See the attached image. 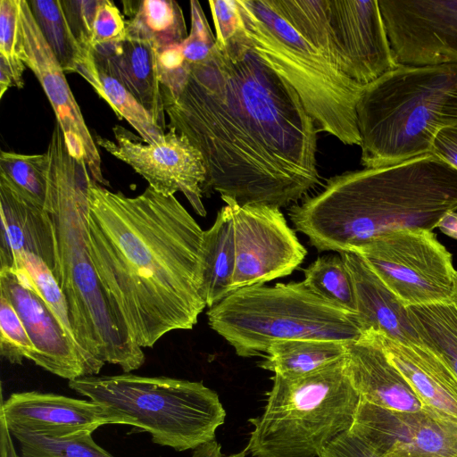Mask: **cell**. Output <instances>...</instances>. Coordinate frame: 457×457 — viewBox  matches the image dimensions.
<instances>
[{
	"label": "cell",
	"instance_id": "7c38bea8",
	"mask_svg": "<svg viewBox=\"0 0 457 457\" xmlns=\"http://www.w3.org/2000/svg\"><path fill=\"white\" fill-rule=\"evenodd\" d=\"M162 139L149 144L116 125L115 140L96 137V144L129 165L158 193L170 196L181 192L194 211L206 215L202 201L206 168L201 153L182 134L168 127Z\"/></svg>",
	"mask_w": 457,
	"mask_h": 457
},
{
	"label": "cell",
	"instance_id": "4dcf8cb0",
	"mask_svg": "<svg viewBox=\"0 0 457 457\" xmlns=\"http://www.w3.org/2000/svg\"><path fill=\"white\" fill-rule=\"evenodd\" d=\"M9 430L19 443L21 457H114L94 441L92 434L55 438L20 428Z\"/></svg>",
	"mask_w": 457,
	"mask_h": 457
},
{
	"label": "cell",
	"instance_id": "603a6c76",
	"mask_svg": "<svg viewBox=\"0 0 457 457\" xmlns=\"http://www.w3.org/2000/svg\"><path fill=\"white\" fill-rule=\"evenodd\" d=\"M340 254L353 279L356 313L362 330L372 329L403 343L422 344L408 318L406 308L365 260L354 253Z\"/></svg>",
	"mask_w": 457,
	"mask_h": 457
},
{
	"label": "cell",
	"instance_id": "ffe728a7",
	"mask_svg": "<svg viewBox=\"0 0 457 457\" xmlns=\"http://www.w3.org/2000/svg\"><path fill=\"white\" fill-rule=\"evenodd\" d=\"M94 57L97 69L122 84L165 131L168 125L154 45L127 36L119 43L96 47Z\"/></svg>",
	"mask_w": 457,
	"mask_h": 457
},
{
	"label": "cell",
	"instance_id": "ab89813d",
	"mask_svg": "<svg viewBox=\"0 0 457 457\" xmlns=\"http://www.w3.org/2000/svg\"><path fill=\"white\" fill-rule=\"evenodd\" d=\"M318 457H380L350 430L337 436Z\"/></svg>",
	"mask_w": 457,
	"mask_h": 457
},
{
	"label": "cell",
	"instance_id": "cb8c5ba5",
	"mask_svg": "<svg viewBox=\"0 0 457 457\" xmlns=\"http://www.w3.org/2000/svg\"><path fill=\"white\" fill-rule=\"evenodd\" d=\"M236 265L234 224L230 207L217 213L212 226L204 230L201 247L202 294L206 305H215L232 292Z\"/></svg>",
	"mask_w": 457,
	"mask_h": 457
},
{
	"label": "cell",
	"instance_id": "9c48e42d",
	"mask_svg": "<svg viewBox=\"0 0 457 457\" xmlns=\"http://www.w3.org/2000/svg\"><path fill=\"white\" fill-rule=\"evenodd\" d=\"M69 386L110 410L121 424L148 432L154 443L176 451L214 441L226 411L218 394L203 382L131 373L85 376Z\"/></svg>",
	"mask_w": 457,
	"mask_h": 457
},
{
	"label": "cell",
	"instance_id": "836d02e7",
	"mask_svg": "<svg viewBox=\"0 0 457 457\" xmlns=\"http://www.w3.org/2000/svg\"><path fill=\"white\" fill-rule=\"evenodd\" d=\"M25 67L20 54L18 0H1L0 69L10 75L13 87L21 88Z\"/></svg>",
	"mask_w": 457,
	"mask_h": 457
},
{
	"label": "cell",
	"instance_id": "f1b7e54d",
	"mask_svg": "<svg viewBox=\"0 0 457 457\" xmlns=\"http://www.w3.org/2000/svg\"><path fill=\"white\" fill-rule=\"evenodd\" d=\"M305 286L321 299L356 313L352 274L341 254L323 255L303 270Z\"/></svg>",
	"mask_w": 457,
	"mask_h": 457
},
{
	"label": "cell",
	"instance_id": "d6986e66",
	"mask_svg": "<svg viewBox=\"0 0 457 457\" xmlns=\"http://www.w3.org/2000/svg\"><path fill=\"white\" fill-rule=\"evenodd\" d=\"M345 372L360 397L374 405L416 411L424 405L386 355L375 330L368 329L346 344Z\"/></svg>",
	"mask_w": 457,
	"mask_h": 457
},
{
	"label": "cell",
	"instance_id": "6da1fadb",
	"mask_svg": "<svg viewBox=\"0 0 457 457\" xmlns=\"http://www.w3.org/2000/svg\"><path fill=\"white\" fill-rule=\"evenodd\" d=\"M162 98L167 128L203 156V195L280 209L320 183L317 126L295 88L251 49L241 18Z\"/></svg>",
	"mask_w": 457,
	"mask_h": 457
},
{
	"label": "cell",
	"instance_id": "7a4b0ae2",
	"mask_svg": "<svg viewBox=\"0 0 457 457\" xmlns=\"http://www.w3.org/2000/svg\"><path fill=\"white\" fill-rule=\"evenodd\" d=\"M87 224L94 265L140 347L192 329L207 306L202 294L204 230L174 195L148 187L137 196L91 179Z\"/></svg>",
	"mask_w": 457,
	"mask_h": 457
},
{
	"label": "cell",
	"instance_id": "ac0fdd59",
	"mask_svg": "<svg viewBox=\"0 0 457 457\" xmlns=\"http://www.w3.org/2000/svg\"><path fill=\"white\" fill-rule=\"evenodd\" d=\"M0 414L9 428L49 437L92 434L106 424H121L110 410L91 400L36 391L12 394L1 400Z\"/></svg>",
	"mask_w": 457,
	"mask_h": 457
},
{
	"label": "cell",
	"instance_id": "f35d334b",
	"mask_svg": "<svg viewBox=\"0 0 457 457\" xmlns=\"http://www.w3.org/2000/svg\"><path fill=\"white\" fill-rule=\"evenodd\" d=\"M216 42H224L237 31L240 15L237 0H211Z\"/></svg>",
	"mask_w": 457,
	"mask_h": 457
},
{
	"label": "cell",
	"instance_id": "9a60e30c",
	"mask_svg": "<svg viewBox=\"0 0 457 457\" xmlns=\"http://www.w3.org/2000/svg\"><path fill=\"white\" fill-rule=\"evenodd\" d=\"M21 58L39 81L65 137L70 153L83 158L93 180L109 186L97 145L58 60L46 43L26 0H18Z\"/></svg>",
	"mask_w": 457,
	"mask_h": 457
},
{
	"label": "cell",
	"instance_id": "f6af8a7d",
	"mask_svg": "<svg viewBox=\"0 0 457 457\" xmlns=\"http://www.w3.org/2000/svg\"><path fill=\"white\" fill-rule=\"evenodd\" d=\"M452 301L453 302V303L457 307V277H456V280H455V285H454V289H453V296H452Z\"/></svg>",
	"mask_w": 457,
	"mask_h": 457
},
{
	"label": "cell",
	"instance_id": "d6a6232c",
	"mask_svg": "<svg viewBox=\"0 0 457 457\" xmlns=\"http://www.w3.org/2000/svg\"><path fill=\"white\" fill-rule=\"evenodd\" d=\"M9 269H21L24 271L34 289L46 302L76 344L67 302L53 272L44 261L33 254L21 253L14 257L12 267Z\"/></svg>",
	"mask_w": 457,
	"mask_h": 457
},
{
	"label": "cell",
	"instance_id": "ba28073f",
	"mask_svg": "<svg viewBox=\"0 0 457 457\" xmlns=\"http://www.w3.org/2000/svg\"><path fill=\"white\" fill-rule=\"evenodd\" d=\"M206 314L210 328L245 358L264 356L276 341L351 342L363 332L357 313L321 299L303 281L234 290Z\"/></svg>",
	"mask_w": 457,
	"mask_h": 457
},
{
	"label": "cell",
	"instance_id": "7402d4cb",
	"mask_svg": "<svg viewBox=\"0 0 457 457\" xmlns=\"http://www.w3.org/2000/svg\"><path fill=\"white\" fill-rule=\"evenodd\" d=\"M376 332L389 360L424 407L457 420V377L448 364L423 344L403 343Z\"/></svg>",
	"mask_w": 457,
	"mask_h": 457
},
{
	"label": "cell",
	"instance_id": "2e32d148",
	"mask_svg": "<svg viewBox=\"0 0 457 457\" xmlns=\"http://www.w3.org/2000/svg\"><path fill=\"white\" fill-rule=\"evenodd\" d=\"M343 71L366 86L398 67L378 0H324Z\"/></svg>",
	"mask_w": 457,
	"mask_h": 457
},
{
	"label": "cell",
	"instance_id": "484cf974",
	"mask_svg": "<svg viewBox=\"0 0 457 457\" xmlns=\"http://www.w3.org/2000/svg\"><path fill=\"white\" fill-rule=\"evenodd\" d=\"M347 343L310 338L276 341L259 367L285 377L306 375L344 357Z\"/></svg>",
	"mask_w": 457,
	"mask_h": 457
},
{
	"label": "cell",
	"instance_id": "ee69618b",
	"mask_svg": "<svg viewBox=\"0 0 457 457\" xmlns=\"http://www.w3.org/2000/svg\"><path fill=\"white\" fill-rule=\"evenodd\" d=\"M437 228L446 236L457 239V212L446 214L439 222Z\"/></svg>",
	"mask_w": 457,
	"mask_h": 457
},
{
	"label": "cell",
	"instance_id": "4316f807",
	"mask_svg": "<svg viewBox=\"0 0 457 457\" xmlns=\"http://www.w3.org/2000/svg\"><path fill=\"white\" fill-rule=\"evenodd\" d=\"M131 19L127 21V36L151 42L158 51L180 45L187 37L182 9L174 0L126 2Z\"/></svg>",
	"mask_w": 457,
	"mask_h": 457
},
{
	"label": "cell",
	"instance_id": "e575fe53",
	"mask_svg": "<svg viewBox=\"0 0 457 457\" xmlns=\"http://www.w3.org/2000/svg\"><path fill=\"white\" fill-rule=\"evenodd\" d=\"M34 347L12 304L0 295V353L12 364L33 356Z\"/></svg>",
	"mask_w": 457,
	"mask_h": 457
},
{
	"label": "cell",
	"instance_id": "74e56055",
	"mask_svg": "<svg viewBox=\"0 0 457 457\" xmlns=\"http://www.w3.org/2000/svg\"><path fill=\"white\" fill-rule=\"evenodd\" d=\"M100 0H62L68 24L83 50L94 55L91 39L96 12Z\"/></svg>",
	"mask_w": 457,
	"mask_h": 457
},
{
	"label": "cell",
	"instance_id": "4fadbf2b",
	"mask_svg": "<svg viewBox=\"0 0 457 457\" xmlns=\"http://www.w3.org/2000/svg\"><path fill=\"white\" fill-rule=\"evenodd\" d=\"M350 431L380 457H457V420L427 407L395 411L360 398Z\"/></svg>",
	"mask_w": 457,
	"mask_h": 457
},
{
	"label": "cell",
	"instance_id": "52a82bcc",
	"mask_svg": "<svg viewBox=\"0 0 457 457\" xmlns=\"http://www.w3.org/2000/svg\"><path fill=\"white\" fill-rule=\"evenodd\" d=\"M272 381L262 413L249 420L245 450L253 457H318L350 430L361 397L345 356L306 375L274 374Z\"/></svg>",
	"mask_w": 457,
	"mask_h": 457
},
{
	"label": "cell",
	"instance_id": "3957f363",
	"mask_svg": "<svg viewBox=\"0 0 457 457\" xmlns=\"http://www.w3.org/2000/svg\"><path fill=\"white\" fill-rule=\"evenodd\" d=\"M457 212V169L434 154L330 178L315 195L292 204L288 215L318 252L356 253L401 228L433 231Z\"/></svg>",
	"mask_w": 457,
	"mask_h": 457
},
{
	"label": "cell",
	"instance_id": "7bdbcfd3",
	"mask_svg": "<svg viewBox=\"0 0 457 457\" xmlns=\"http://www.w3.org/2000/svg\"><path fill=\"white\" fill-rule=\"evenodd\" d=\"M453 124H457V88L446 98L440 116L441 127Z\"/></svg>",
	"mask_w": 457,
	"mask_h": 457
},
{
	"label": "cell",
	"instance_id": "8fae6325",
	"mask_svg": "<svg viewBox=\"0 0 457 457\" xmlns=\"http://www.w3.org/2000/svg\"><path fill=\"white\" fill-rule=\"evenodd\" d=\"M220 197L230 207L234 224L232 291L286 277L301 265L307 250L279 208L239 205L232 198Z\"/></svg>",
	"mask_w": 457,
	"mask_h": 457
},
{
	"label": "cell",
	"instance_id": "d4e9b609",
	"mask_svg": "<svg viewBox=\"0 0 457 457\" xmlns=\"http://www.w3.org/2000/svg\"><path fill=\"white\" fill-rule=\"evenodd\" d=\"M28 3L46 43L64 72L81 75L102 98L95 57L87 54L74 37L61 0H30Z\"/></svg>",
	"mask_w": 457,
	"mask_h": 457
},
{
	"label": "cell",
	"instance_id": "1f68e13d",
	"mask_svg": "<svg viewBox=\"0 0 457 457\" xmlns=\"http://www.w3.org/2000/svg\"><path fill=\"white\" fill-rule=\"evenodd\" d=\"M98 70L102 99L108 103L120 119H125L141 136L142 140L154 144L162 139L165 131L136 97L117 79Z\"/></svg>",
	"mask_w": 457,
	"mask_h": 457
},
{
	"label": "cell",
	"instance_id": "b9f144b4",
	"mask_svg": "<svg viewBox=\"0 0 457 457\" xmlns=\"http://www.w3.org/2000/svg\"><path fill=\"white\" fill-rule=\"evenodd\" d=\"M0 456L21 457L15 451L12 436L2 414H0Z\"/></svg>",
	"mask_w": 457,
	"mask_h": 457
},
{
	"label": "cell",
	"instance_id": "d590c367",
	"mask_svg": "<svg viewBox=\"0 0 457 457\" xmlns=\"http://www.w3.org/2000/svg\"><path fill=\"white\" fill-rule=\"evenodd\" d=\"M190 32L180 46L184 59L188 63H195L209 55L216 45V38L198 1H190Z\"/></svg>",
	"mask_w": 457,
	"mask_h": 457
},
{
	"label": "cell",
	"instance_id": "5b68a950",
	"mask_svg": "<svg viewBox=\"0 0 457 457\" xmlns=\"http://www.w3.org/2000/svg\"><path fill=\"white\" fill-rule=\"evenodd\" d=\"M251 49L299 95L319 132L361 145L356 104L363 86L342 70L324 0H237Z\"/></svg>",
	"mask_w": 457,
	"mask_h": 457
},
{
	"label": "cell",
	"instance_id": "bcb514c9",
	"mask_svg": "<svg viewBox=\"0 0 457 457\" xmlns=\"http://www.w3.org/2000/svg\"><path fill=\"white\" fill-rule=\"evenodd\" d=\"M247 453H247V451L245 448L242 452L231 454V455L228 456V457H246Z\"/></svg>",
	"mask_w": 457,
	"mask_h": 457
},
{
	"label": "cell",
	"instance_id": "e0dca14e",
	"mask_svg": "<svg viewBox=\"0 0 457 457\" xmlns=\"http://www.w3.org/2000/svg\"><path fill=\"white\" fill-rule=\"evenodd\" d=\"M0 295L16 310L34 347L31 361L68 380L88 376L80 352L21 269H0Z\"/></svg>",
	"mask_w": 457,
	"mask_h": 457
},
{
	"label": "cell",
	"instance_id": "f546056e",
	"mask_svg": "<svg viewBox=\"0 0 457 457\" xmlns=\"http://www.w3.org/2000/svg\"><path fill=\"white\" fill-rule=\"evenodd\" d=\"M49 159L46 153L23 154L1 151L0 179L29 201L46 207Z\"/></svg>",
	"mask_w": 457,
	"mask_h": 457
},
{
	"label": "cell",
	"instance_id": "44dd1931",
	"mask_svg": "<svg viewBox=\"0 0 457 457\" xmlns=\"http://www.w3.org/2000/svg\"><path fill=\"white\" fill-rule=\"evenodd\" d=\"M0 269L11 268L18 253H27L42 259L53 272L54 237L47 211L0 179Z\"/></svg>",
	"mask_w": 457,
	"mask_h": 457
},
{
	"label": "cell",
	"instance_id": "8d00e7d4",
	"mask_svg": "<svg viewBox=\"0 0 457 457\" xmlns=\"http://www.w3.org/2000/svg\"><path fill=\"white\" fill-rule=\"evenodd\" d=\"M127 37V21L109 0H100L93 24L91 44L98 46L119 43Z\"/></svg>",
	"mask_w": 457,
	"mask_h": 457
},
{
	"label": "cell",
	"instance_id": "30bf717a",
	"mask_svg": "<svg viewBox=\"0 0 457 457\" xmlns=\"http://www.w3.org/2000/svg\"><path fill=\"white\" fill-rule=\"evenodd\" d=\"M405 308L452 301L457 271L430 230L401 228L378 236L356 253Z\"/></svg>",
	"mask_w": 457,
	"mask_h": 457
},
{
	"label": "cell",
	"instance_id": "60d3db41",
	"mask_svg": "<svg viewBox=\"0 0 457 457\" xmlns=\"http://www.w3.org/2000/svg\"><path fill=\"white\" fill-rule=\"evenodd\" d=\"M431 154L457 169V124L439 129L433 141Z\"/></svg>",
	"mask_w": 457,
	"mask_h": 457
},
{
	"label": "cell",
	"instance_id": "8992f818",
	"mask_svg": "<svg viewBox=\"0 0 457 457\" xmlns=\"http://www.w3.org/2000/svg\"><path fill=\"white\" fill-rule=\"evenodd\" d=\"M457 65H401L363 87L356 104L364 168L431 154Z\"/></svg>",
	"mask_w": 457,
	"mask_h": 457
},
{
	"label": "cell",
	"instance_id": "277c9868",
	"mask_svg": "<svg viewBox=\"0 0 457 457\" xmlns=\"http://www.w3.org/2000/svg\"><path fill=\"white\" fill-rule=\"evenodd\" d=\"M46 154L49 170L45 209L54 237L53 274L67 302L74 339L88 376L97 375L105 363L118 365L129 373L144 364L145 353L132 339L93 262L87 224L92 178L85 160L70 153L57 122Z\"/></svg>",
	"mask_w": 457,
	"mask_h": 457
},
{
	"label": "cell",
	"instance_id": "83f0119b",
	"mask_svg": "<svg viewBox=\"0 0 457 457\" xmlns=\"http://www.w3.org/2000/svg\"><path fill=\"white\" fill-rule=\"evenodd\" d=\"M406 310L420 342L438 354L457 377V307L453 302Z\"/></svg>",
	"mask_w": 457,
	"mask_h": 457
},
{
	"label": "cell",
	"instance_id": "5bb4252c",
	"mask_svg": "<svg viewBox=\"0 0 457 457\" xmlns=\"http://www.w3.org/2000/svg\"><path fill=\"white\" fill-rule=\"evenodd\" d=\"M398 64L457 65V0H378Z\"/></svg>",
	"mask_w": 457,
	"mask_h": 457
}]
</instances>
